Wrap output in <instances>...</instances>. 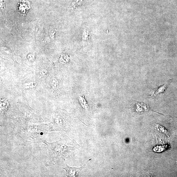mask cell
Masks as SVG:
<instances>
[{
	"instance_id": "7a4b0ae2",
	"label": "cell",
	"mask_w": 177,
	"mask_h": 177,
	"mask_svg": "<svg viewBox=\"0 0 177 177\" xmlns=\"http://www.w3.org/2000/svg\"><path fill=\"white\" fill-rule=\"evenodd\" d=\"M30 4L28 3V2L23 1L22 3L19 4L18 10L21 14H24L30 8Z\"/></svg>"
},
{
	"instance_id": "277c9868",
	"label": "cell",
	"mask_w": 177,
	"mask_h": 177,
	"mask_svg": "<svg viewBox=\"0 0 177 177\" xmlns=\"http://www.w3.org/2000/svg\"><path fill=\"white\" fill-rule=\"evenodd\" d=\"M157 129H158L161 132L164 133L165 134H166L167 136H169V134L168 133V131L166 129H165V128H164V127L159 125H157Z\"/></svg>"
},
{
	"instance_id": "3957f363",
	"label": "cell",
	"mask_w": 177,
	"mask_h": 177,
	"mask_svg": "<svg viewBox=\"0 0 177 177\" xmlns=\"http://www.w3.org/2000/svg\"><path fill=\"white\" fill-rule=\"evenodd\" d=\"M166 85L167 84H166L163 85L162 86L160 87L159 88H158V89L154 91L151 96H153L157 95V94H160V93H162L165 92L166 89Z\"/></svg>"
},
{
	"instance_id": "6da1fadb",
	"label": "cell",
	"mask_w": 177,
	"mask_h": 177,
	"mask_svg": "<svg viewBox=\"0 0 177 177\" xmlns=\"http://www.w3.org/2000/svg\"><path fill=\"white\" fill-rule=\"evenodd\" d=\"M84 167V166L81 168H72L68 166L66 164L65 167L62 168L65 169L66 171L67 176L77 177Z\"/></svg>"
}]
</instances>
